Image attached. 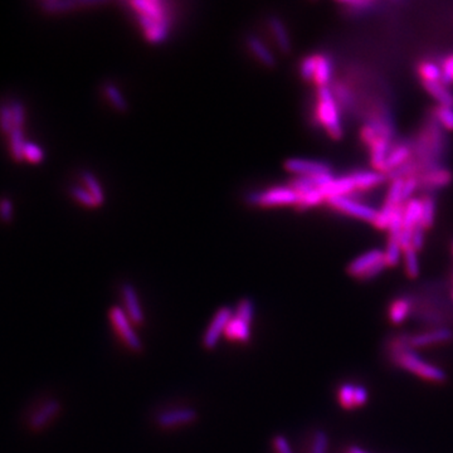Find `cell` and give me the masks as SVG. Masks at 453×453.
Returning <instances> with one entry per match:
<instances>
[{"instance_id":"obj_8","label":"cell","mask_w":453,"mask_h":453,"mask_svg":"<svg viewBox=\"0 0 453 453\" xmlns=\"http://www.w3.org/2000/svg\"><path fill=\"white\" fill-rule=\"evenodd\" d=\"M62 411V403L58 399H49L39 405L29 416L28 427L32 432H41L49 423L56 418Z\"/></svg>"},{"instance_id":"obj_41","label":"cell","mask_w":453,"mask_h":453,"mask_svg":"<svg viewBox=\"0 0 453 453\" xmlns=\"http://www.w3.org/2000/svg\"><path fill=\"white\" fill-rule=\"evenodd\" d=\"M15 129V120L10 106H1L0 107V130L1 133H9Z\"/></svg>"},{"instance_id":"obj_18","label":"cell","mask_w":453,"mask_h":453,"mask_svg":"<svg viewBox=\"0 0 453 453\" xmlns=\"http://www.w3.org/2000/svg\"><path fill=\"white\" fill-rule=\"evenodd\" d=\"M326 201L335 196H349L350 193L356 190L355 184L350 174L334 178L325 188L321 189Z\"/></svg>"},{"instance_id":"obj_50","label":"cell","mask_w":453,"mask_h":453,"mask_svg":"<svg viewBox=\"0 0 453 453\" xmlns=\"http://www.w3.org/2000/svg\"><path fill=\"white\" fill-rule=\"evenodd\" d=\"M0 218L4 223H10L13 221V203L8 198L0 201Z\"/></svg>"},{"instance_id":"obj_7","label":"cell","mask_w":453,"mask_h":453,"mask_svg":"<svg viewBox=\"0 0 453 453\" xmlns=\"http://www.w3.org/2000/svg\"><path fill=\"white\" fill-rule=\"evenodd\" d=\"M233 315H234V311L230 307H222L216 311L205 334L203 336L204 348L207 350H213L216 348L222 335L225 334V330H227L230 320L233 319Z\"/></svg>"},{"instance_id":"obj_31","label":"cell","mask_w":453,"mask_h":453,"mask_svg":"<svg viewBox=\"0 0 453 453\" xmlns=\"http://www.w3.org/2000/svg\"><path fill=\"white\" fill-rule=\"evenodd\" d=\"M82 179H84V184L87 187V190L95 198V201L98 202V205H101L105 201V194H104V189L101 187L98 178L92 174L91 172H84V174H82Z\"/></svg>"},{"instance_id":"obj_42","label":"cell","mask_w":453,"mask_h":453,"mask_svg":"<svg viewBox=\"0 0 453 453\" xmlns=\"http://www.w3.org/2000/svg\"><path fill=\"white\" fill-rule=\"evenodd\" d=\"M316 63H317V55L307 56L302 59L300 66L301 77L306 81H314L315 71H316Z\"/></svg>"},{"instance_id":"obj_16","label":"cell","mask_w":453,"mask_h":453,"mask_svg":"<svg viewBox=\"0 0 453 453\" xmlns=\"http://www.w3.org/2000/svg\"><path fill=\"white\" fill-rule=\"evenodd\" d=\"M356 190H369L383 184L387 176L379 170H358L350 174Z\"/></svg>"},{"instance_id":"obj_10","label":"cell","mask_w":453,"mask_h":453,"mask_svg":"<svg viewBox=\"0 0 453 453\" xmlns=\"http://www.w3.org/2000/svg\"><path fill=\"white\" fill-rule=\"evenodd\" d=\"M138 15L141 28L144 29V33L147 37V41L150 43L164 42L169 35V29H170V18L167 19H153L145 15Z\"/></svg>"},{"instance_id":"obj_26","label":"cell","mask_w":453,"mask_h":453,"mask_svg":"<svg viewBox=\"0 0 453 453\" xmlns=\"http://www.w3.org/2000/svg\"><path fill=\"white\" fill-rule=\"evenodd\" d=\"M412 302L409 299L400 297L391 302L389 307V319L393 324H402L411 313Z\"/></svg>"},{"instance_id":"obj_27","label":"cell","mask_w":453,"mask_h":453,"mask_svg":"<svg viewBox=\"0 0 453 453\" xmlns=\"http://www.w3.org/2000/svg\"><path fill=\"white\" fill-rule=\"evenodd\" d=\"M10 138V151H12V156L17 163H21L24 160V145H26V139H24V133L23 129L19 127H15L13 131L9 133Z\"/></svg>"},{"instance_id":"obj_2","label":"cell","mask_w":453,"mask_h":453,"mask_svg":"<svg viewBox=\"0 0 453 453\" xmlns=\"http://www.w3.org/2000/svg\"><path fill=\"white\" fill-rule=\"evenodd\" d=\"M394 360L402 368L418 377L423 378L425 380L443 382L446 379V374L443 370L425 362L417 353L412 351L411 349H398L394 354Z\"/></svg>"},{"instance_id":"obj_46","label":"cell","mask_w":453,"mask_h":453,"mask_svg":"<svg viewBox=\"0 0 453 453\" xmlns=\"http://www.w3.org/2000/svg\"><path fill=\"white\" fill-rule=\"evenodd\" d=\"M328 434L322 431L315 433L311 445V453H328Z\"/></svg>"},{"instance_id":"obj_13","label":"cell","mask_w":453,"mask_h":453,"mask_svg":"<svg viewBox=\"0 0 453 453\" xmlns=\"http://www.w3.org/2000/svg\"><path fill=\"white\" fill-rule=\"evenodd\" d=\"M130 6L135 9L136 15H145L153 19H167L169 12L167 9V3L158 1V0H133Z\"/></svg>"},{"instance_id":"obj_45","label":"cell","mask_w":453,"mask_h":453,"mask_svg":"<svg viewBox=\"0 0 453 453\" xmlns=\"http://www.w3.org/2000/svg\"><path fill=\"white\" fill-rule=\"evenodd\" d=\"M234 314L242 317L243 320L248 321L250 324L253 322V319H255V305H253V301L250 300V299H244V300L241 301L238 304L237 310Z\"/></svg>"},{"instance_id":"obj_35","label":"cell","mask_w":453,"mask_h":453,"mask_svg":"<svg viewBox=\"0 0 453 453\" xmlns=\"http://www.w3.org/2000/svg\"><path fill=\"white\" fill-rule=\"evenodd\" d=\"M326 201V198L324 196L321 189H315L311 192H307L305 194H302L300 198V203L297 204V207L300 210H306V208H311L315 205H319L320 203Z\"/></svg>"},{"instance_id":"obj_34","label":"cell","mask_w":453,"mask_h":453,"mask_svg":"<svg viewBox=\"0 0 453 453\" xmlns=\"http://www.w3.org/2000/svg\"><path fill=\"white\" fill-rule=\"evenodd\" d=\"M403 257H405V271H407V275L414 279L417 277L419 275V259L418 255H417V251L413 250V248H408L403 251Z\"/></svg>"},{"instance_id":"obj_14","label":"cell","mask_w":453,"mask_h":453,"mask_svg":"<svg viewBox=\"0 0 453 453\" xmlns=\"http://www.w3.org/2000/svg\"><path fill=\"white\" fill-rule=\"evenodd\" d=\"M333 174L310 175V176H297L295 178L290 187H293L300 196L315 189L325 188L330 181L334 179Z\"/></svg>"},{"instance_id":"obj_23","label":"cell","mask_w":453,"mask_h":453,"mask_svg":"<svg viewBox=\"0 0 453 453\" xmlns=\"http://www.w3.org/2000/svg\"><path fill=\"white\" fill-rule=\"evenodd\" d=\"M411 147L407 145H397L393 147L384 164L383 173H391L398 167H403L411 158Z\"/></svg>"},{"instance_id":"obj_1","label":"cell","mask_w":453,"mask_h":453,"mask_svg":"<svg viewBox=\"0 0 453 453\" xmlns=\"http://www.w3.org/2000/svg\"><path fill=\"white\" fill-rule=\"evenodd\" d=\"M316 116L321 125L325 127L330 138L342 139V125L339 106L335 100L333 91L328 87H319L317 91V107Z\"/></svg>"},{"instance_id":"obj_5","label":"cell","mask_w":453,"mask_h":453,"mask_svg":"<svg viewBox=\"0 0 453 453\" xmlns=\"http://www.w3.org/2000/svg\"><path fill=\"white\" fill-rule=\"evenodd\" d=\"M109 316H110L113 328L116 329L120 338L125 342L126 346L135 353L142 351V342H141L139 335L136 334L133 326V321L129 319L125 310H122L119 306H113L110 310Z\"/></svg>"},{"instance_id":"obj_12","label":"cell","mask_w":453,"mask_h":453,"mask_svg":"<svg viewBox=\"0 0 453 453\" xmlns=\"http://www.w3.org/2000/svg\"><path fill=\"white\" fill-rule=\"evenodd\" d=\"M121 293H122L126 314L129 316V319L133 321V324H142L145 317H144V311L140 304L139 295L135 290V287L130 284H125V285H122Z\"/></svg>"},{"instance_id":"obj_24","label":"cell","mask_w":453,"mask_h":453,"mask_svg":"<svg viewBox=\"0 0 453 453\" xmlns=\"http://www.w3.org/2000/svg\"><path fill=\"white\" fill-rule=\"evenodd\" d=\"M333 77V62L325 55H317L314 82L319 87H328Z\"/></svg>"},{"instance_id":"obj_19","label":"cell","mask_w":453,"mask_h":453,"mask_svg":"<svg viewBox=\"0 0 453 453\" xmlns=\"http://www.w3.org/2000/svg\"><path fill=\"white\" fill-rule=\"evenodd\" d=\"M251 325L248 321L234 314L224 335L233 342H248L251 340Z\"/></svg>"},{"instance_id":"obj_6","label":"cell","mask_w":453,"mask_h":453,"mask_svg":"<svg viewBox=\"0 0 453 453\" xmlns=\"http://www.w3.org/2000/svg\"><path fill=\"white\" fill-rule=\"evenodd\" d=\"M328 203L333 208L342 212L346 216H354V218L371 222V223L374 222L378 213V210H374L373 207L354 201L350 196H335V198L328 199Z\"/></svg>"},{"instance_id":"obj_9","label":"cell","mask_w":453,"mask_h":453,"mask_svg":"<svg viewBox=\"0 0 453 453\" xmlns=\"http://www.w3.org/2000/svg\"><path fill=\"white\" fill-rule=\"evenodd\" d=\"M287 172L297 176H310V175L331 174V167L324 161L311 160L304 158H291L284 164Z\"/></svg>"},{"instance_id":"obj_54","label":"cell","mask_w":453,"mask_h":453,"mask_svg":"<svg viewBox=\"0 0 453 453\" xmlns=\"http://www.w3.org/2000/svg\"><path fill=\"white\" fill-rule=\"evenodd\" d=\"M344 4L350 8H368L374 6V3L365 1V0H362V1H344Z\"/></svg>"},{"instance_id":"obj_15","label":"cell","mask_w":453,"mask_h":453,"mask_svg":"<svg viewBox=\"0 0 453 453\" xmlns=\"http://www.w3.org/2000/svg\"><path fill=\"white\" fill-rule=\"evenodd\" d=\"M422 225V199L412 198L403 205V232L412 234Z\"/></svg>"},{"instance_id":"obj_11","label":"cell","mask_w":453,"mask_h":453,"mask_svg":"<svg viewBox=\"0 0 453 453\" xmlns=\"http://www.w3.org/2000/svg\"><path fill=\"white\" fill-rule=\"evenodd\" d=\"M198 414L193 408H178L172 411L163 412L158 416V425L163 428H173L178 425H190L196 420Z\"/></svg>"},{"instance_id":"obj_52","label":"cell","mask_w":453,"mask_h":453,"mask_svg":"<svg viewBox=\"0 0 453 453\" xmlns=\"http://www.w3.org/2000/svg\"><path fill=\"white\" fill-rule=\"evenodd\" d=\"M273 447L276 453H293L288 441L284 436H276L273 438Z\"/></svg>"},{"instance_id":"obj_17","label":"cell","mask_w":453,"mask_h":453,"mask_svg":"<svg viewBox=\"0 0 453 453\" xmlns=\"http://www.w3.org/2000/svg\"><path fill=\"white\" fill-rule=\"evenodd\" d=\"M452 339V331L448 329H437L425 334L414 335L409 339V345L413 348H425L433 344L446 342Z\"/></svg>"},{"instance_id":"obj_40","label":"cell","mask_w":453,"mask_h":453,"mask_svg":"<svg viewBox=\"0 0 453 453\" xmlns=\"http://www.w3.org/2000/svg\"><path fill=\"white\" fill-rule=\"evenodd\" d=\"M451 174L447 170H434L432 173L425 176V183L429 184L431 187H436V188H441L447 185L450 181H451Z\"/></svg>"},{"instance_id":"obj_39","label":"cell","mask_w":453,"mask_h":453,"mask_svg":"<svg viewBox=\"0 0 453 453\" xmlns=\"http://www.w3.org/2000/svg\"><path fill=\"white\" fill-rule=\"evenodd\" d=\"M403 205L398 207L397 210H394V214L391 216V223L388 227L389 238H398L399 239L400 233L403 232Z\"/></svg>"},{"instance_id":"obj_25","label":"cell","mask_w":453,"mask_h":453,"mask_svg":"<svg viewBox=\"0 0 453 453\" xmlns=\"http://www.w3.org/2000/svg\"><path fill=\"white\" fill-rule=\"evenodd\" d=\"M425 91L432 96L439 106H450L453 107V93L447 89L445 84L439 82H427L423 84Z\"/></svg>"},{"instance_id":"obj_32","label":"cell","mask_w":453,"mask_h":453,"mask_svg":"<svg viewBox=\"0 0 453 453\" xmlns=\"http://www.w3.org/2000/svg\"><path fill=\"white\" fill-rule=\"evenodd\" d=\"M403 185H405V178L393 179L391 187L388 189V193H387V199H385L387 204H391L393 207L403 205V198H402Z\"/></svg>"},{"instance_id":"obj_36","label":"cell","mask_w":453,"mask_h":453,"mask_svg":"<svg viewBox=\"0 0 453 453\" xmlns=\"http://www.w3.org/2000/svg\"><path fill=\"white\" fill-rule=\"evenodd\" d=\"M400 207V205H399ZM398 207H393L391 204H384L383 208L378 210L377 216L373 224L379 228V230H388L389 223H391V216L394 214V210H397Z\"/></svg>"},{"instance_id":"obj_22","label":"cell","mask_w":453,"mask_h":453,"mask_svg":"<svg viewBox=\"0 0 453 453\" xmlns=\"http://www.w3.org/2000/svg\"><path fill=\"white\" fill-rule=\"evenodd\" d=\"M98 4V1H70V0H47L42 1L39 7L42 8L44 13L48 15H59L70 12L71 9L78 7V6H92Z\"/></svg>"},{"instance_id":"obj_48","label":"cell","mask_w":453,"mask_h":453,"mask_svg":"<svg viewBox=\"0 0 453 453\" xmlns=\"http://www.w3.org/2000/svg\"><path fill=\"white\" fill-rule=\"evenodd\" d=\"M442 84H450L453 82V55L446 57L442 62Z\"/></svg>"},{"instance_id":"obj_28","label":"cell","mask_w":453,"mask_h":453,"mask_svg":"<svg viewBox=\"0 0 453 453\" xmlns=\"http://www.w3.org/2000/svg\"><path fill=\"white\" fill-rule=\"evenodd\" d=\"M418 73L423 80V84L427 82H439L442 81V67L437 63L422 62L418 66Z\"/></svg>"},{"instance_id":"obj_53","label":"cell","mask_w":453,"mask_h":453,"mask_svg":"<svg viewBox=\"0 0 453 453\" xmlns=\"http://www.w3.org/2000/svg\"><path fill=\"white\" fill-rule=\"evenodd\" d=\"M368 391L362 387V385H355V394H354V400H355V407H362L368 402Z\"/></svg>"},{"instance_id":"obj_47","label":"cell","mask_w":453,"mask_h":453,"mask_svg":"<svg viewBox=\"0 0 453 453\" xmlns=\"http://www.w3.org/2000/svg\"><path fill=\"white\" fill-rule=\"evenodd\" d=\"M12 113H13V120H15V127L23 129V125L26 122V109L21 102L15 101L12 105Z\"/></svg>"},{"instance_id":"obj_21","label":"cell","mask_w":453,"mask_h":453,"mask_svg":"<svg viewBox=\"0 0 453 453\" xmlns=\"http://www.w3.org/2000/svg\"><path fill=\"white\" fill-rule=\"evenodd\" d=\"M268 24H270L272 33L275 35V39H276V43L279 46V50L282 53H290V50H291V39H290V35L287 32L285 23L281 21L279 17L272 15V17H270Z\"/></svg>"},{"instance_id":"obj_43","label":"cell","mask_w":453,"mask_h":453,"mask_svg":"<svg viewBox=\"0 0 453 453\" xmlns=\"http://www.w3.org/2000/svg\"><path fill=\"white\" fill-rule=\"evenodd\" d=\"M24 159L30 161V163H42L44 159V151L41 147H38L32 141H27L24 145Z\"/></svg>"},{"instance_id":"obj_4","label":"cell","mask_w":453,"mask_h":453,"mask_svg":"<svg viewBox=\"0 0 453 453\" xmlns=\"http://www.w3.org/2000/svg\"><path fill=\"white\" fill-rule=\"evenodd\" d=\"M387 267L384 259V251L376 248L360 255L351 261L348 271L351 276L362 279H371L377 277Z\"/></svg>"},{"instance_id":"obj_3","label":"cell","mask_w":453,"mask_h":453,"mask_svg":"<svg viewBox=\"0 0 453 453\" xmlns=\"http://www.w3.org/2000/svg\"><path fill=\"white\" fill-rule=\"evenodd\" d=\"M301 196L290 185L275 187L265 192H255L246 196V202L257 207H276V205H297Z\"/></svg>"},{"instance_id":"obj_20","label":"cell","mask_w":453,"mask_h":453,"mask_svg":"<svg viewBox=\"0 0 453 453\" xmlns=\"http://www.w3.org/2000/svg\"><path fill=\"white\" fill-rule=\"evenodd\" d=\"M248 48L251 49L252 53L257 57L261 62L265 64L266 67H275L276 66V58L273 56L270 49L267 48L265 43L262 42L256 35H250L246 39Z\"/></svg>"},{"instance_id":"obj_37","label":"cell","mask_w":453,"mask_h":453,"mask_svg":"<svg viewBox=\"0 0 453 453\" xmlns=\"http://www.w3.org/2000/svg\"><path fill=\"white\" fill-rule=\"evenodd\" d=\"M434 118L439 125L448 131H453V107L438 106L434 110Z\"/></svg>"},{"instance_id":"obj_30","label":"cell","mask_w":453,"mask_h":453,"mask_svg":"<svg viewBox=\"0 0 453 453\" xmlns=\"http://www.w3.org/2000/svg\"><path fill=\"white\" fill-rule=\"evenodd\" d=\"M403 255V248L399 243L398 238H389V242L387 244V248L384 251V259L385 264L389 267L397 266L400 262V258Z\"/></svg>"},{"instance_id":"obj_38","label":"cell","mask_w":453,"mask_h":453,"mask_svg":"<svg viewBox=\"0 0 453 453\" xmlns=\"http://www.w3.org/2000/svg\"><path fill=\"white\" fill-rule=\"evenodd\" d=\"M354 394H355V385L344 384L340 387V389H339V403L342 405V408L351 409V408L355 407Z\"/></svg>"},{"instance_id":"obj_51","label":"cell","mask_w":453,"mask_h":453,"mask_svg":"<svg viewBox=\"0 0 453 453\" xmlns=\"http://www.w3.org/2000/svg\"><path fill=\"white\" fill-rule=\"evenodd\" d=\"M425 230L423 225H419L412 233V248L418 252L425 246Z\"/></svg>"},{"instance_id":"obj_55","label":"cell","mask_w":453,"mask_h":453,"mask_svg":"<svg viewBox=\"0 0 453 453\" xmlns=\"http://www.w3.org/2000/svg\"><path fill=\"white\" fill-rule=\"evenodd\" d=\"M349 453H368L367 451H364L362 448H360V447L358 446H353L350 447V450H349Z\"/></svg>"},{"instance_id":"obj_29","label":"cell","mask_w":453,"mask_h":453,"mask_svg":"<svg viewBox=\"0 0 453 453\" xmlns=\"http://www.w3.org/2000/svg\"><path fill=\"white\" fill-rule=\"evenodd\" d=\"M104 92H105L106 98L110 100V102L116 110L121 112L127 111L129 104L126 101L125 96L122 95V92L115 84H106L104 86Z\"/></svg>"},{"instance_id":"obj_33","label":"cell","mask_w":453,"mask_h":453,"mask_svg":"<svg viewBox=\"0 0 453 453\" xmlns=\"http://www.w3.org/2000/svg\"><path fill=\"white\" fill-rule=\"evenodd\" d=\"M436 216V202L431 196L422 199V225L425 228L432 227Z\"/></svg>"},{"instance_id":"obj_44","label":"cell","mask_w":453,"mask_h":453,"mask_svg":"<svg viewBox=\"0 0 453 453\" xmlns=\"http://www.w3.org/2000/svg\"><path fill=\"white\" fill-rule=\"evenodd\" d=\"M71 193H72V196L76 201H78L81 204H84L86 207H89V208H95L98 205V202L95 201V198L92 196V194L87 189L81 188V187H73V188L71 189Z\"/></svg>"},{"instance_id":"obj_49","label":"cell","mask_w":453,"mask_h":453,"mask_svg":"<svg viewBox=\"0 0 453 453\" xmlns=\"http://www.w3.org/2000/svg\"><path fill=\"white\" fill-rule=\"evenodd\" d=\"M419 181L417 178H413V176H408L407 179H405V185H403V203H407L409 199H412L413 194L416 193V190L418 189Z\"/></svg>"}]
</instances>
